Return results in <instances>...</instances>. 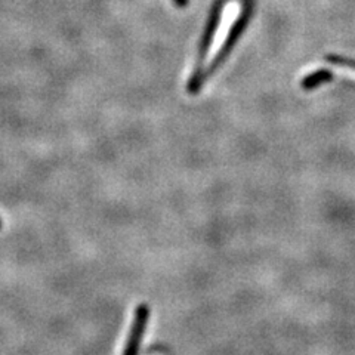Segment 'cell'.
Returning a JSON list of instances; mask_svg holds the SVG:
<instances>
[{
  "label": "cell",
  "instance_id": "cell-3",
  "mask_svg": "<svg viewBox=\"0 0 355 355\" xmlns=\"http://www.w3.org/2000/svg\"><path fill=\"white\" fill-rule=\"evenodd\" d=\"M333 79V76L330 71L327 70H317L314 73H311L308 76H305L302 79V89H305V91H313V89L324 85L327 82H330Z\"/></svg>",
  "mask_w": 355,
  "mask_h": 355
},
{
  "label": "cell",
  "instance_id": "cell-1",
  "mask_svg": "<svg viewBox=\"0 0 355 355\" xmlns=\"http://www.w3.org/2000/svg\"><path fill=\"white\" fill-rule=\"evenodd\" d=\"M249 15V0H219L210 17L193 74L188 79V94H198L209 77L224 62L243 28L246 27Z\"/></svg>",
  "mask_w": 355,
  "mask_h": 355
},
{
  "label": "cell",
  "instance_id": "cell-2",
  "mask_svg": "<svg viewBox=\"0 0 355 355\" xmlns=\"http://www.w3.org/2000/svg\"><path fill=\"white\" fill-rule=\"evenodd\" d=\"M150 320V306L147 304H139L133 314L132 326L125 342V348L121 355H139V348Z\"/></svg>",
  "mask_w": 355,
  "mask_h": 355
},
{
  "label": "cell",
  "instance_id": "cell-4",
  "mask_svg": "<svg viewBox=\"0 0 355 355\" xmlns=\"http://www.w3.org/2000/svg\"><path fill=\"white\" fill-rule=\"evenodd\" d=\"M0 230H2V220H0Z\"/></svg>",
  "mask_w": 355,
  "mask_h": 355
}]
</instances>
